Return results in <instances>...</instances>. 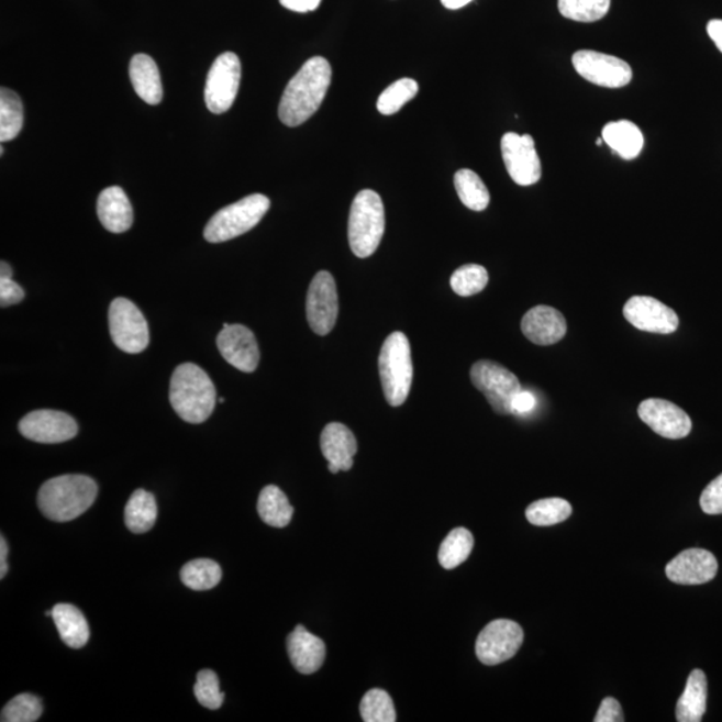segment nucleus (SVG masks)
Wrapping results in <instances>:
<instances>
[{
	"instance_id": "obj_1",
	"label": "nucleus",
	"mask_w": 722,
	"mask_h": 722,
	"mask_svg": "<svg viewBox=\"0 0 722 722\" xmlns=\"http://www.w3.org/2000/svg\"><path fill=\"white\" fill-rule=\"evenodd\" d=\"M331 79L329 60L323 57L307 60L284 90L279 107L284 125L296 127L310 120L323 103Z\"/></svg>"
},
{
	"instance_id": "obj_2",
	"label": "nucleus",
	"mask_w": 722,
	"mask_h": 722,
	"mask_svg": "<svg viewBox=\"0 0 722 722\" xmlns=\"http://www.w3.org/2000/svg\"><path fill=\"white\" fill-rule=\"evenodd\" d=\"M98 496V486L86 475H62L43 484L38 508L47 520L70 522L85 514Z\"/></svg>"
},
{
	"instance_id": "obj_3",
	"label": "nucleus",
	"mask_w": 722,
	"mask_h": 722,
	"mask_svg": "<svg viewBox=\"0 0 722 722\" xmlns=\"http://www.w3.org/2000/svg\"><path fill=\"white\" fill-rule=\"evenodd\" d=\"M215 393L211 378L193 363H184L173 373L170 404L185 422L200 424L208 421L218 400Z\"/></svg>"
},
{
	"instance_id": "obj_4",
	"label": "nucleus",
	"mask_w": 722,
	"mask_h": 722,
	"mask_svg": "<svg viewBox=\"0 0 722 722\" xmlns=\"http://www.w3.org/2000/svg\"><path fill=\"white\" fill-rule=\"evenodd\" d=\"M385 206L374 190H362L352 202L348 240L352 252L360 258L373 256L385 234Z\"/></svg>"
},
{
	"instance_id": "obj_5",
	"label": "nucleus",
	"mask_w": 722,
	"mask_h": 722,
	"mask_svg": "<svg viewBox=\"0 0 722 722\" xmlns=\"http://www.w3.org/2000/svg\"><path fill=\"white\" fill-rule=\"evenodd\" d=\"M379 374L388 404H403L409 398L413 378L411 345L403 332L391 333L382 344Z\"/></svg>"
},
{
	"instance_id": "obj_6",
	"label": "nucleus",
	"mask_w": 722,
	"mask_h": 722,
	"mask_svg": "<svg viewBox=\"0 0 722 722\" xmlns=\"http://www.w3.org/2000/svg\"><path fill=\"white\" fill-rule=\"evenodd\" d=\"M270 201L264 195H251L221 209L209 220L203 237L209 243H225L249 232L269 211Z\"/></svg>"
},
{
	"instance_id": "obj_7",
	"label": "nucleus",
	"mask_w": 722,
	"mask_h": 722,
	"mask_svg": "<svg viewBox=\"0 0 722 722\" xmlns=\"http://www.w3.org/2000/svg\"><path fill=\"white\" fill-rule=\"evenodd\" d=\"M471 381L499 415H511L512 400L522 391L516 376L496 362L480 360L471 367Z\"/></svg>"
},
{
	"instance_id": "obj_8",
	"label": "nucleus",
	"mask_w": 722,
	"mask_h": 722,
	"mask_svg": "<svg viewBox=\"0 0 722 722\" xmlns=\"http://www.w3.org/2000/svg\"><path fill=\"white\" fill-rule=\"evenodd\" d=\"M110 335L126 354H141L149 345V326L137 306L125 298L115 299L109 310Z\"/></svg>"
},
{
	"instance_id": "obj_9",
	"label": "nucleus",
	"mask_w": 722,
	"mask_h": 722,
	"mask_svg": "<svg viewBox=\"0 0 722 722\" xmlns=\"http://www.w3.org/2000/svg\"><path fill=\"white\" fill-rule=\"evenodd\" d=\"M241 82V62L236 54H221L209 70L206 103L213 114H222L236 101Z\"/></svg>"
},
{
	"instance_id": "obj_10",
	"label": "nucleus",
	"mask_w": 722,
	"mask_h": 722,
	"mask_svg": "<svg viewBox=\"0 0 722 722\" xmlns=\"http://www.w3.org/2000/svg\"><path fill=\"white\" fill-rule=\"evenodd\" d=\"M523 629L510 620H496L480 632L475 652L481 664L493 666L509 662L521 649Z\"/></svg>"
},
{
	"instance_id": "obj_11",
	"label": "nucleus",
	"mask_w": 722,
	"mask_h": 722,
	"mask_svg": "<svg viewBox=\"0 0 722 722\" xmlns=\"http://www.w3.org/2000/svg\"><path fill=\"white\" fill-rule=\"evenodd\" d=\"M571 60L579 76L601 88L620 89L632 82L631 65L613 55L579 51Z\"/></svg>"
},
{
	"instance_id": "obj_12",
	"label": "nucleus",
	"mask_w": 722,
	"mask_h": 722,
	"mask_svg": "<svg viewBox=\"0 0 722 722\" xmlns=\"http://www.w3.org/2000/svg\"><path fill=\"white\" fill-rule=\"evenodd\" d=\"M502 157L512 181L532 187L542 176V165L532 135L506 133L501 141Z\"/></svg>"
},
{
	"instance_id": "obj_13",
	"label": "nucleus",
	"mask_w": 722,
	"mask_h": 722,
	"mask_svg": "<svg viewBox=\"0 0 722 722\" xmlns=\"http://www.w3.org/2000/svg\"><path fill=\"white\" fill-rule=\"evenodd\" d=\"M338 316V298L335 279L330 271L321 270L313 277L307 296V319L316 335L325 336L333 330Z\"/></svg>"
},
{
	"instance_id": "obj_14",
	"label": "nucleus",
	"mask_w": 722,
	"mask_h": 722,
	"mask_svg": "<svg viewBox=\"0 0 722 722\" xmlns=\"http://www.w3.org/2000/svg\"><path fill=\"white\" fill-rule=\"evenodd\" d=\"M20 432L36 443H64L78 434V424L65 412L38 410L27 413L20 422Z\"/></svg>"
},
{
	"instance_id": "obj_15",
	"label": "nucleus",
	"mask_w": 722,
	"mask_h": 722,
	"mask_svg": "<svg viewBox=\"0 0 722 722\" xmlns=\"http://www.w3.org/2000/svg\"><path fill=\"white\" fill-rule=\"evenodd\" d=\"M641 421L666 440H682L692 431V421L680 407L664 399H647L638 407Z\"/></svg>"
},
{
	"instance_id": "obj_16",
	"label": "nucleus",
	"mask_w": 722,
	"mask_h": 722,
	"mask_svg": "<svg viewBox=\"0 0 722 722\" xmlns=\"http://www.w3.org/2000/svg\"><path fill=\"white\" fill-rule=\"evenodd\" d=\"M623 316L635 329L669 335L678 329V316L671 308L649 296H634L623 307Z\"/></svg>"
},
{
	"instance_id": "obj_17",
	"label": "nucleus",
	"mask_w": 722,
	"mask_h": 722,
	"mask_svg": "<svg viewBox=\"0 0 722 722\" xmlns=\"http://www.w3.org/2000/svg\"><path fill=\"white\" fill-rule=\"evenodd\" d=\"M218 337V347L224 359L241 373L256 371L260 362V349L255 335L240 324H224Z\"/></svg>"
},
{
	"instance_id": "obj_18",
	"label": "nucleus",
	"mask_w": 722,
	"mask_h": 722,
	"mask_svg": "<svg viewBox=\"0 0 722 722\" xmlns=\"http://www.w3.org/2000/svg\"><path fill=\"white\" fill-rule=\"evenodd\" d=\"M719 564L711 552L688 548L666 566V577L678 585H703L718 576Z\"/></svg>"
},
{
	"instance_id": "obj_19",
	"label": "nucleus",
	"mask_w": 722,
	"mask_h": 722,
	"mask_svg": "<svg viewBox=\"0 0 722 722\" xmlns=\"http://www.w3.org/2000/svg\"><path fill=\"white\" fill-rule=\"evenodd\" d=\"M321 453L329 460V470L332 474L349 471L354 466V456L357 453V442L347 425L330 423L325 425L320 437Z\"/></svg>"
},
{
	"instance_id": "obj_20",
	"label": "nucleus",
	"mask_w": 722,
	"mask_h": 722,
	"mask_svg": "<svg viewBox=\"0 0 722 722\" xmlns=\"http://www.w3.org/2000/svg\"><path fill=\"white\" fill-rule=\"evenodd\" d=\"M523 335L538 345L559 343L566 336L564 314L547 306L532 308L522 319Z\"/></svg>"
},
{
	"instance_id": "obj_21",
	"label": "nucleus",
	"mask_w": 722,
	"mask_h": 722,
	"mask_svg": "<svg viewBox=\"0 0 722 722\" xmlns=\"http://www.w3.org/2000/svg\"><path fill=\"white\" fill-rule=\"evenodd\" d=\"M287 649L293 668L301 675H313L324 664V641L308 632L304 626H296L288 635Z\"/></svg>"
},
{
	"instance_id": "obj_22",
	"label": "nucleus",
	"mask_w": 722,
	"mask_h": 722,
	"mask_svg": "<svg viewBox=\"0 0 722 722\" xmlns=\"http://www.w3.org/2000/svg\"><path fill=\"white\" fill-rule=\"evenodd\" d=\"M97 213L101 224L111 233L131 230L134 214L131 201L123 189L110 187L98 197Z\"/></svg>"
},
{
	"instance_id": "obj_23",
	"label": "nucleus",
	"mask_w": 722,
	"mask_h": 722,
	"mask_svg": "<svg viewBox=\"0 0 722 722\" xmlns=\"http://www.w3.org/2000/svg\"><path fill=\"white\" fill-rule=\"evenodd\" d=\"M131 80L141 100L149 104L163 101L164 90L156 62L149 55H134L131 62Z\"/></svg>"
},
{
	"instance_id": "obj_24",
	"label": "nucleus",
	"mask_w": 722,
	"mask_h": 722,
	"mask_svg": "<svg viewBox=\"0 0 722 722\" xmlns=\"http://www.w3.org/2000/svg\"><path fill=\"white\" fill-rule=\"evenodd\" d=\"M602 138L610 149L626 160L637 158L645 144L640 127L626 120L609 122L603 127Z\"/></svg>"
},
{
	"instance_id": "obj_25",
	"label": "nucleus",
	"mask_w": 722,
	"mask_h": 722,
	"mask_svg": "<svg viewBox=\"0 0 722 722\" xmlns=\"http://www.w3.org/2000/svg\"><path fill=\"white\" fill-rule=\"evenodd\" d=\"M52 619L62 641L71 649H80L88 644L90 627L80 610L69 603H59L52 610Z\"/></svg>"
},
{
	"instance_id": "obj_26",
	"label": "nucleus",
	"mask_w": 722,
	"mask_h": 722,
	"mask_svg": "<svg viewBox=\"0 0 722 722\" xmlns=\"http://www.w3.org/2000/svg\"><path fill=\"white\" fill-rule=\"evenodd\" d=\"M708 682L706 673L696 669L690 673L680 700L677 702L678 722H700L707 712Z\"/></svg>"
},
{
	"instance_id": "obj_27",
	"label": "nucleus",
	"mask_w": 722,
	"mask_h": 722,
	"mask_svg": "<svg viewBox=\"0 0 722 722\" xmlns=\"http://www.w3.org/2000/svg\"><path fill=\"white\" fill-rule=\"evenodd\" d=\"M257 511L264 523L277 529L287 527L291 523L295 512L286 493L274 485L265 487L260 492Z\"/></svg>"
},
{
	"instance_id": "obj_28",
	"label": "nucleus",
	"mask_w": 722,
	"mask_h": 722,
	"mask_svg": "<svg viewBox=\"0 0 722 722\" xmlns=\"http://www.w3.org/2000/svg\"><path fill=\"white\" fill-rule=\"evenodd\" d=\"M158 515L156 498L145 490L132 493L125 508L126 527L134 534L151 532Z\"/></svg>"
},
{
	"instance_id": "obj_29",
	"label": "nucleus",
	"mask_w": 722,
	"mask_h": 722,
	"mask_svg": "<svg viewBox=\"0 0 722 722\" xmlns=\"http://www.w3.org/2000/svg\"><path fill=\"white\" fill-rule=\"evenodd\" d=\"M454 184L463 206L474 212L485 211L489 207L490 191L477 173L470 169H460L456 171Z\"/></svg>"
},
{
	"instance_id": "obj_30",
	"label": "nucleus",
	"mask_w": 722,
	"mask_h": 722,
	"mask_svg": "<svg viewBox=\"0 0 722 722\" xmlns=\"http://www.w3.org/2000/svg\"><path fill=\"white\" fill-rule=\"evenodd\" d=\"M24 121L21 97L10 89L0 90V141L9 142L20 135Z\"/></svg>"
},
{
	"instance_id": "obj_31",
	"label": "nucleus",
	"mask_w": 722,
	"mask_h": 722,
	"mask_svg": "<svg viewBox=\"0 0 722 722\" xmlns=\"http://www.w3.org/2000/svg\"><path fill=\"white\" fill-rule=\"evenodd\" d=\"M180 576L188 589L203 591L211 590L221 582L222 570L218 562L200 558L188 562Z\"/></svg>"
},
{
	"instance_id": "obj_32",
	"label": "nucleus",
	"mask_w": 722,
	"mask_h": 722,
	"mask_svg": "<svg viewBox=\"0 0 722 722\" xmlns=\"http://www.w3.org/2000/svg\"><path fill=\"white\" fill-rule=\"evenodd\" d=\"M474 536L465 527L453 530L443 541L440 554L441 565L444 569L452 570L466 562L473 552Z\"/></svg>"
},
{
	"instance_id": "obj_33",
	"label": "nucleus",
	"mask_w": 722,
	"mask_h": 722,
	"mask_svg": "<svg viewBox=\"0 0 722 722\" xmlns=\"http://www.w3.org/2000/svg\"><path fill=\"white\" fill-rule=\"evenodd\" d=\"M571 512V504L565 499L547 498L530 504L526 518L534 526H553L569 520Z\"/></svg>"
},
{
	"instance_id": "obj_34",
	"label": "nucleus",
	"mask_w": 722,
	"mask_h": 722,
	"mask_svg": "<svg viewBox=\"0 0 722 722\" xmlns=\"http://www.w3.org/2000/svg\"><path fill=\"white\" fill-rule=\"evenodd\" d=\"M612 0H558L562 16L567 20L592 23L607 16Z\"/></svg>"
},
{
	"instance_id": "obj_35",
	"label": "nucleus",
	"mask_w": 722,
	"mask_h": 722,
	"mask_svg": "<svg viewBox=\"0 0 722 722\" xmlns=\"http://www.w3.org/2000/svg\"><path fill=\"white\" fill-rule=\"evenodd\" d=\"M453 291L462 296V298H470V296L478 295L489 284V271L478 264L463 265L456 269L452 276Z\"/></svg>"
},
{
	"instance_id": "obj_36",
	"label": "nucleus",
	"mask_w": 722,
	"mask_h": 722,
	"mask_svg": "<svg viewBox=\"0 0 722 722\" xmlns=\"http://www.w3.org/2000/svg\"><path fill=\"white\" fill-rule=\"evenodd\" d=\"M418 91L419 85L416 80L401 78L381 92L378 100V110L385 115L398 113L407 102H410L416 97Z\"/></svg>"
},
{
	"instance_id": "obj_37",
	"label": "nucleus",
	"mask_w": 722,
	"mask_h": 722,
	"mask_svg": "<svg viewBox=\"0 0 722 722\" xmlns=\"http://www.w3.org/2000/svg\"><path fill=\"white\" fill-rule=\"evenodd\" d=\"M360 714L366 722H395V712L391 696L382 689H371L363 697L360 702Z\"/></svg>"
},
{
	"instance_id": "obj_38",
	"label": "nucleus",
	"mask_w": 722,
	"mask_h": 722,
	"mask_svg": "<svg viewBox=\"0 0 722 722\" xmlns=\"http://www.w3.org/2000/svg\"><path fill=\"white\" fill-rule=\"evenodd\" d=\"M42 712L43 706L38 697L22 693L5 703L0 720L3 722H35L41 719Z\"/></svg>"
},
{
	"instance_id": "obj_39",
	"label": "nucleus",
	"mask_w": 722,
	"mask_h": 722,
	"mask_svg": "<svg viewBox=\"0 0 722 722\" xmlns=\"http://www.w3.org/2000/svg\"><path fill=\"white\" fill-rule=\"evenodd\" d=\"M195 696L203 708L211 709V711L222 707L225 695L221 692L219 677L213 670H201L197 675Z\"/></svg>"
},
{
	"instance_id": "obj_40",
	"label": "nucleus",
	"mask_w": 722,
	"mask_h": 722,
	"mask_svg": "<svg viewBox=\"0 0 722 722\" xmlns=\"http://www.w3.org/2000/svg\"><path fill=\"white\" fill-rule=\"evenodd\" d=\"M700 506L709 515L722 514V474L707 486L702 491Z\"/></svg>"
},
{
	"instance_id": "obj_41",
	"label": "nucleus",
	"mask_w": 722,
	"mask_h": 722,
	"mask_svg": "<svg viewBox=\"0 0 722 722\" xmlns=\"http://www.w3.org/2000/svg\"><path fill=\"white\" fill-rule=\"evenodd\" d=\"M24 299V291L20 284L12 279H0V306L2 308L15 306Z\"/></svg>"
},
{
	"instance_id": "obj_42",
	"label": "nucleus",
	"mask_w": 722,
	"mask_h": 722,
	"mask_svg": "<svg viewBox=\"0 0 722 722\" xmlns=\"http://www.w3.org/2000/svg\"><path fill=\"white\" fill-rule=\"evenodd\" d=\"M595 721L596 722L625 721V718H623L621 703L615 699H613V697H607V699H604L601 702L600 711H598Z\"/></svg>"
},
{
	"instance_id": "obj_43",
	"label": "nucleus",
	"mask_w": 722,
	"mask_h": 722,
	"mask_svg": "<svg viewBox=\"0 0 722 722\" xmlns=\"http://www.w3.org/2000/svg\"><path fill=\"white\" fill-rule=\"evenodd\" d=\"M536 406V398L532 392L521 391L516 395L514 400H512V413L515 415H526V413L532 412Z\"/></svg>"
},
{
	"instance_id": "obj_44",
	"label": "nucleus",
	"mask_w": 722,
	"mask_h": 722,
	"mask_svg": "<svg viewBox=\"0 0 722 722\" xmlns=\"http://www.w3.org/2000/svg\"><path fill=\"white\" fill-rule=\"evenodd\" d=\"M280 3L295 12H310L319 9L321 0H280Z\"/></svg>"
},
{
	"instance_id": "obj_45",
	"label": "nucleus",
	"mask_w": 722,
	"mask_h": 722,
	"mask_svg": "<svg viewBox=\"0 0 722 722\" xmlns=\"http://www.w3.org/2000/svg\"><path fill=\"white\" fill-rule=\"evenodd\" d=\"M707 31L711 40L714 42V45L718 46L719 51L722 53V21L713 20L708 23Z\"/></svg>"
},
{
	"instance_id": "obj_46",
	"label": "nucleus",
	"mask_w": 722,
	"mask_h": 722,
	"mask_svg": "<svg viewBox=\"0 0 722 722\" xmlns=\"http://www.w3.org/2000/svg\"><path fill=\"white\" fill-rule=\"evenodd\" d=\"M8 554H9V546L8 542H5L4 536H0V578H4L5 574L9 571V566H8Z\"/></svg>"
},
{
	"instance_id": "obj_47",
	"label": "nucleus",
	"mask_w": 722,
	"mask_h": 722,
	"mask_svg": "<svg viewBox=\"0 0 722 722\" xmlns=\"http://www.w3.org/2000/svg\"><path fill=\"white\" fill-rule=\"evenodd\" d=\"M471 2L473 0H442V4L448 10H458Z\"/></svg>"
},
{
	"instance_id": "obj_48",
	"label": "nucleus",
	"mask_w": 722,
	"mask_h": 722,
	"mask_svg": "<svg viewBox=\"0 0 722 722\" xmlns=\"http://www.w3.org/2000/svg\"><path fill=\"white\" fill-rule=\"evenodd\" d=\"M0 279H12V269L8 263L0 264Z\"/></svg>"
},
{
	"instance_id": "obj_49",
	"label": "nucleus",
	"mask_w": 722,
	"mask_h": 722,
	"mask_svg": "<svg viewBox=\"0 0 722 722\" xmlns=\"http://www.w3.org/2000/svg\"><path fill=\"white\" fill-rule=\"evenodd\" d=\"M602 142H604L603 138L597 140V145L601 146Z\"/></svg>"
}]
</instances>
